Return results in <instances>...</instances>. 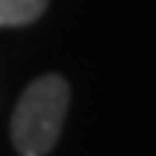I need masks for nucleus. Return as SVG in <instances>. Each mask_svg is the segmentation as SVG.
I'll list each match as a JSON object with an SVG mask.
<instances>
[{"label":"nucleus","mask_w":156,"mask_h":156,"mask_svg":"<svg viewBox=\"0 0 156 156\" xmlns=\"http://www.w3.org/2000/svg\"><path fill=\"white\" fill-rule=\"evenodd\" d=\"M46 0H0V26H26L38 20Z\"/></svg>","instance_id":"f03ea898"},{"label":"nucleus","mask_w":156,"mask_h":156,"mask_svg":"<svg viewBox=\"0 0 156 156\" xmlns=\"http://www.w3.org/2000/svg\"><path fill=\"white\" fill-rule=\"evenodd\" d=\"M69 107V84L61 75H41L23 90L12 113V145L20 156H46L58 145Z\"/></svg>","instance_id":"f257e3e1"}]
</instances>
